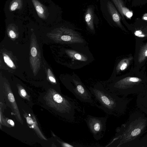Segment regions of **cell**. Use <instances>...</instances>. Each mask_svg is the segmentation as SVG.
I'll return each instance as SVG.
<instances>
[{
    "label": "cell",
    "mask_w": 147,
    "mask_h": 147,
    "mask_svg": "<svg viewBox=\"0 0 147 147\" xmlns=\"http://www.w3.org/2000/svg\"><path fill=\"white\" fill-rule=\"evenodd\" d=\"M142 19L143 20L147 21V13H145L143 15Z\"/></svg>",
    "instance_id": "7402d4cb"
},
{
    "label": "cell",
    "mask_w": 147,
    "mask_h": 147,
    "mask_svg": "<svg viewBox=\"0 0 147 147\" xmlns=\"http://www.w3.org/2000/svg\"><path fill=\"white\" fill-rule=\"evenodd\" d=\"M147 57V42L141 48L138 57V62L141 63Z\"/></svg>",
    "instance_id": "7c38bea8"
},
{
    "label": "cell",
    "mask_w": 147,
    "mask_h": 147,
    "mask_svg": "<svg viewBox=\"0 0 147 147\" xmlns=\"http://www.w3.org/2000/svg\"><path fill=\"white\" fill-rule=\"evenodd\" d=\"M39 16L40 18H44L45 11L42 4L36 0H32Z\"/></svg>",
    "instance_id": "8fae6325"
},
{
    "label": "cell",
    "mask_w": 147,
    "mask_h": 147,
    "mask_svg": "<svg viewBox=\"0 0 147 147\" xmlns=\"http://www.w3.org/2000/svg\"><path fill=\"white\" fill-rule=\"evenodd\" d=\"M67 52L71 57L76 60L83 61H86L88 60V58L86 56L75 51L67 50Z\"/></svg>",
    "instance_id": "9c48e42d"
},
{
    "label": "cell",
    "mask_w": 147,
    "mask_h": 147,
    "mask_svg": "<svg viewBox=\"0 0 147 147\" xmlns=\"http://www.w3.org/2000/svg\"><path fill=\"white\" fill-rule=\"evenodd\" d=\"M27 122L29 124H32L33 123V121L32 119L29 117H27L26 118Z\"/></svg>",
    "instance_id": "ffe728a7"
},
{
    "label": "cell",
    "mask_w": 147,
    "mask_h": 147,
    "mask_svg": "<svg viewBox=\"0 0 147 147\" xmlns=\"http://www.w3.org/2000/svg\"><path fill=\"white\" fill-rule=\"evenodd\" d=\"M132 58L131 57L121 60L118 63L116 67L117 73L125 70L129 66Z\"/></svg>",
    "instance_id": "30bf717a"
},
{
    "label": "cell",
    "mask_w": 147,
    "mask_h": 147,
    "mask_svg": "<svg viewBox=\"0 0 147 147\" xmlns=\"http://www.w3.org/2000/svg\"><path fill=\"white\" fill-rule=\"evenodd\" d=\"M7 122L9 124L11 125L12 126H14V123L13 121L9 119L7 121Z\"/></svg>",
    "instance_id": "603a6c76"
},
{
    "label": "cell",
    "mask_w": 147,
    "mask_h": 147,
    "mask_svg": "<svg viewBox=\"0 0 147 147\" xmlns=\"http://www.w3.org/2000/svg\"><path fill=\"white\" fill-rule=\"evenodd\" d=\"M49 80L52 82L55 83L56 82L55 79L53 77L49 76Z\"/></svg>",
    "instance_id": "cb8c5ba5"
},
{
    "label": "cell",
    "mask_w": 147,
    "mask_h": 147,
    "mask_svg": "<svg viewBox=\"0 0 147 147\" xmlns=\"http://www.w3.org/2000/svg\"><path fill=\"white\" fill-rule=\"evenodd\" d=\"M135 35L139 37H144L145 36L142 31L140 30H138L134 32Z\"/></svg>",
    "instance_id": "2e32d148"
},
{
    "label": "cell",
    "mask_w": 147,
    "mask_h": 147,
    "mask_svg": "<svg viewBox=\"0 0 147 147\" xmlns=\"http://www.w3.org/2000/svg\"><path fill=\"white\" fill-rule=\"evenodd\" d=\"M29 116H30V114H29Z\"/></svg>",
    "instance_id": "d4e9b609"
},
{
    "label": "cell",
    "mask_w": 147,
    "mask_h": 147,
    "mask_svg": "<svg viewBox=\"0 0 147 147\" xmlns=\"http://www.w3.org/2000/svg\"><path fill=\"white\" fill-rule=\"evenodd\" d=\"M4 59L5 62L9 66L12 67L14 66L13 62L7 55L4 56Z\"/></svg>",
    "instance_id": "5bb4252c"
},
{
    "label": "cell",
    "mask_w": 147,
    "mask_h": 147,
    "mask_svg": "<svg viewBox=\"0 0 147 147\" xmlns=\"http://www.w3.org/2000/svg\"><path fill=\"white\" fill-rule=\"evenodd\" d=\"M9 35L10 37L12 38H15L16 36V35L14 32L12 30L10 31L9 32Z\"/></svg>",
    "instance_id": "d6986e66"
},
{
    "label": "cell",
    "mask_w": 147,
    "mask_h": 147,
    "mask_svg": "<svg viewBox=\"0 0 147 147\" xmlns=\"http://www.w3.org/2000/svg\"><path fill=\"white\" fill-rule=\"evenodd\" d=\"M31 53L33 57H35L37 53V51L36 48L35 47H32L31 50Z\"/></svg>",
    "instance_id": "e0dca14e"
},
{
    "label": "cell",
    "mask_w": 147,
    "mask_h": 147,
    "mask_svg": "<svg viewBox=\"0 0 147 147\" xmlns=\"http://www.w3.org/2000/svg\"><path fill=\"white\" fill-rule=\"evenodd\" d=\"M111 0L120 13L123 19L125 20V17L128 19H131L133 15V12L125 6L122 0Z\"/></svg>",
    "instance_id": "5b68a950"
},
{
    "label": "cell",
    "mask_w": 147,
    "mask_h": 147,
    "mask_svg": "<svg viewBox=\"0 0 147 147\" xmlns=\"http://www.w3.org/2000/svg\"><path fill=\"white\" fill-rule=\"evenodd\" d=\"M94 17L92 9L91 7L88 8L85 13L84 19L88 28L92 31L94 30Z\"/></svg>",
    "instance_id": "ba28073f"
},
{
    "label": "cell",
    "mask_w": 147,
    "mask_h": 147,
    "mask_svg": "<svg viewBox=\"0 0 147 147\" xmlns=\"http://www.w3.org/2000/svg\"><path fill=\"white\" fill-rule=\"evenodd\" d=\"M19 4L16 1L14 2L11 4L10 9L12 11H14L16 10L18 7Z\"/></svg>",
    "instance_id": "9a60e30c"
},
{
    "label": "cell",
    "mask_w": 147,
    "mask_h": 147,
    "mask_svg": "<svg viewBox=\"0 0 147 147\" xmlns=\"http://www.w3.org/2000/svg\"><path fill=\"white\" fill-rule=\"evenodd\" d=\"M140 140V147H147V132Z\"/></svg>",
    "instance_id": "4fadbf2b"
},
{
    "label": "cell",
    "mask_w": 147,
    "mask_h": 147,
    "mask_svg": "<svg viewBox=\"0 0 147 147\" xmlns=\"http://www.w3.org/2000/svg\"><path fill=\"white\" fill-rule=\"evenodd\" d=\"M20 93L22 96L25 97L26 96V92L25 90L24 89H22L20 91Z\"/></svg>",
    "instance_id": "44dd1931"
},
{
    "label": "cell",
    "mask_w": 147,
    "mask_h": 147,
    "mask_svg": "<svg viewBox=\"0 0 147 147\" xmlns=\"http://www.w3.org/2000/svg\"><path fill=\"white\" fill-rule=\"evenodd\" d=\"M107 7L108 12L113 21L120 28H122L123 26L121 21V16L115 7L110 1H108Z\"/></svg>",
    "instance_id": "8992f818"
},
{
    "label": "cell",
    "mask_w": 147,
    "mask_h": 147,
    "mask_svg": "<svg viewBox=\"0 0 147 147\" xmlns=\"http://www.w3.org/2000/svg\"><path fill=\"white\" fill-rule=\"evenodd\" d=\"M8 97L9 100L11 102H13L15 101V99L14 96L11 93H9L8 95Z\"/></svg>",
    "instance_id": "ac0fdd59"
},
{
    "label": "cell",
    "mask_w": 147,
    "mask_h": 147,
    "mask_svg": "<svg viewBox=\"0 0 147 147\" xmlns=\"http://www.w3.org/2000/svg\"><path fill=\"white\" fill-rule=\"evenodd\" d=\"M136 102L138 107L147 115V89L138 94Z\"/></svg>",
    "instance_id": "52a82bcc"
},
{
    "label": "cell",
    "mask_w": 147,
    "mask_h": 147,
    "mask_svg": "<svg viewBox=\"0 0 147 147\" xmlns=\"http://www.w3.org/2000/svg\"><path fill=\"white\" fill-rule=\"evenodd\" d=\"M147 132V116L135 110L125 123L116 128L115 136L106 146L140 147V138Z\"/></svg>",
    "instance_id": "6da1fadb"
},
{
    "label": "cell",
    "mask_w": 147,
    "mask_h": 147,
    "mask_svg": "<svg viewBox=\"0 0 147 147\" xmlns=\"http://www.w3.org/2000/svg\"></svg>",
    "instance_id": "484cf974"
},
{
    "label": "cell",
    "mask_w": 147,
    "mask_h": 147,
    "mask_svg": "<svg viewBox=\"0 0 147 147\" xmlns=\"http://www.w3.org/2000/svg\"><path fill=\"white\" fill-rule=\"evenodd\" d=\"M94 105L107 115L119 117L125 113L131 98L120 96L107 90L101 86L90 87Z\"/></svg>",
    "instance_id": "7a4b0ae2"
},
{
    "label": "cell",
    "mask_w": 147,
    "mask_h": 147,
    "mask_svg": "<svg viewBox=\"0 0 147 147\" xmlns=\"http://www.w3.org/2000/svg\"><path fill=\"white\" fill-rule=\"evenodd\" d=\"M107 117H98L88 115L84 119L94 139L98 141L105 134L106 128Z\"/></svg>",
    "instance_id": "277c9868"
},
{
    "label": "cell",
    "mask_w": 147,
    "mask_h": 147,
    "mask_svg": "<svg viewBox=\"0 0 147 147\" xmlns=\"http://www.w3.org/2000/svg\"><path fill=\"white\" fill-rule=\"evenodd\" d=\"M117 95L127 97L131 94H138L147 89L143 80L141 78L127 77L118 80L106 89Z\"/></svg>",
    "instance_id": "3957f363"
}]
</instances>
